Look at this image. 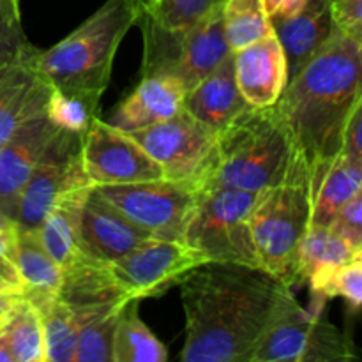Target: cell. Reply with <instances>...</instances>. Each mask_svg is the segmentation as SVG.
<instances>
[{
	"label": "cell",
	"instance_id": "cell-1",
	"mask_svg": "<svg viewBox=\"0 0 362 362\" xmlns=\"http://www.w3.org/2000/svg\"><path fill=\"white\" fill-rule=\"evenodd\" d=\"M182 362H250L292 286L265 269L207 262L180 283Z\"/></svg>",
	"mask_w": 362,
	"mask_h": 362
},
{
	"label": "cell",
	"instance_id": "cell-2",
	"mask_svg": "<svg viewBox=\"0 0 362 362\" xmlns=\"http://www.w3.org/2000/svg\"><path fill=\"white\" fill-rule=\"evenodd\" d=\"M362 94V59L356 41L338 28L327 45L290 78L274 105L303 152L313 191L339 156L350 112Z\"/></svg>",
	"mask_w": 362,
	"mask_h": 362
},
{
	"label": "cell",
	"instance_id": "cell-3",
	"mask_svg": "<svg viewBox=\"0 0 362 362\" xmlns=\"http://www.w3.org/2000/svg\"><path fill=\"white\" fill-rule=\"evenodd\" d=\"M138 18L140 13L129 0H106L66 39L37 52V71L57 90L99 106L110 85L117 49Z\"/></svg>",
	"mask_w": 362,
	"mask_h": 362
},
{
	"label": "cell",
	"instance_id": "cell-4",
	"mask_svg": "<svg viewBox=\"0 0 362 362\" xmlns=\"http://www.w3.org/2000/svg\"><path fill=\"white\" fill-rule=\"evenodd\" d=\"M297 151L274 106H250L218 133V165L207 189L260 193L285 177Z\"/></svg>",
	"mask_w": 362,
	"mask_h": 362
},
{
	"label": "cell",
	"instance_id": "cell-5",
	"mask_svg": "<svg viewBox=\"0 0 362 362\" xmlns=\"http://www.w3.org/2000/svg\"><path fill=\"white\" fill-rule=\"evenodd\" d=\"M311 216L313 180L306 158L297 151L285 177L258 193L250 218L262 269L288 286L299 285L297 251Z\"/></svg>",
	"mask_w": 362,
	"mask_h": 362
},
{
	"label": "cell",
	"instance_id": "cell-6",
	"mask_svg": "<svg viewBox=\"0 0 362 362\" xmlns=\"http://www.w3.org/2000/svg\"><path fill=\"white\" fill-rule=\"evenodd\" d=\"M257 197L258 193L235 187L202 191L184 243L209 262L262 269L250 221Z\"/></svg>",
	"mask_w": 362,
	"mask_h": 362
},
{
	"label": "cell",
	"instance_id": "cell-7",
	"mask_svg": "<svg viewBox=\"0 0 362 362\" xmlns=\"http://www.w3.org/2000/svg\"><path fill=\"white\" fill-rule=\"evenodd\" d=\"M131 134L161 166L165 179L200 193L207 189L218 165V131L182 108L168 120Z\"/></svg>",
	"mask_w": 362,
	"mask_h": 362
},
{
	"label": "cell",
	"instance_id": "cell-8",
	"mask_svg": "<svg viewBox=\"0 0 362 362\" xmlns=\"http://www.w3.org/2000/svg\"><path fill=\"white\" fill-rule=\"evenodd\" d=\"M356 357L349 336L320 313L300 306L292 292L276 311L250 362H336Z\"/></svg>",
	"mask_w": 362,
	"mask_h": 362
},
{
	"label": "cell",
	"instance_id": "cell-9",
	"mask_svg": "<svg viewBox=\"0 0 362 362\" xmlns=\"http://www.w3.org/2000/svg\"><path fill=\"white\" fill-rule=\"evenodd\" d=\"M221 9L180 35L144 34L141 76L172 74L187 92L221 66L223 60L232 55L223 28Z\"/></svg>",
	"mask_w": 362,
	"mask_h": 362
},
{
	"label": "cell",
	"instance_id": "cell-10",
	"mask_svg": "<svg viewBox=\"0 0 362 362\" xmlns=\"http://www.w3.org/2000/svg\"><path fill=\"white\" fill-rule=\"evenodd\" d=\"M94 187L152 239L184 240L187 223L200 198V191L168 179Z\"/></svg>",
	"mask_w": 362,
	"mask_h": 362
},
{
	"label": "cell",
	"instance_id": "cell-11",
	"mask_svg": "<svg viewBox=\"0 0 362 362\" xmlns=\"http://www.w3.org/2000/svg\"><path fill=\"white\" fill-rule=\"evenodd\" d=\"M200 251L184 240L147 239L108 264L112 278L126 299L159 297L179 286L193 269L207 264Z\"/></svg>",
	"mask_w": 362,
	"mask_h": 362
},
{
	"label": "cell",
	"instance_id": "cell-12",
	"mask_svg": "<svg viewBox=\"0 0 362 362\" xmlns=\"http://www.w3.org/2000/svg\"><path fill=\"white\" fill-rule=\"evenodd\" d=\"M80 145V134L66 131L59 144L32 172L18 198L14 218L18 228L37 230L67 194L92 186L81 165Z\"/></svg>",
	"mask_w": 362,
	"mask_h": 362
},
{
	"label": "cell",
	"instance_id": "cell-13",
	"mask_svg": "<svg viewBox=\"0 0 362 362\" xmlns=\"http://www.w3.org/2000/svg\"><path fill=\"white\" fill-rule=\"evenodd\" d=\"M81 165L92 186L144 182L165 179L163 170L133 134L99 117L81 134Z\"/></svg>",
	"mask_w": 362,
	"mask_h": 362
},
{
	"label": "cell",
	"instance_id": "cell-14",
	"mask_svg": "<svg viewBox=\"0 0 362 362\" xmlns=\"http://www.w3.org/2000/svg\"><path fill=\"white\" fill-rule=\"evenodd\" d=\"M60 204L69 211L78 246L92 260L112 264L151 239L148 233L106 202L94 186L73 191Z\"/></svg>",
	"mask_w": 362,
	"mask_h": 362
},
{
	"label": "cell",
	"instance_id": "cell-15",
	"mask_svg": "<svg viewBox=\"0 0 362 362\" xmlns=\"http://www.w3.org/2000/svg\"><path fill=\"white\" fill-rule=\"evenodd\" d=\"M64 129L46 117V112L21 124L0 145V211L14 221L21 189L39 163L59 144ZM16 225V223H14Z\"/></svg>",
	"mask_w": 362,
	"mask_h": 362
},
{
	"label": "cell",
	"instance_id": "cell-16",
	"mask_svg": "<svg viewBox=\"0 0 362 362\" xmlns=\"http://www.w3.org/2000/svg\"><path fill=\"white\" fill-rule=\"evenodd\" d=\"M237 87L251 108H271L288 83V64L278 35L233 52Z\"/></svg>",
	"mask_w": 362,
	"mask_h": 362
},
{
	"label": "cell",
	"instance_id": "cell-17",
	"mask_svg": "<svg viewBox=\"0 0 362 362\" xmlns=\"http://www.w3.org/2000/svg\"><path fill=\"white\" fill-rule=\"evenodd\" d=\"M39 49L30 48L0 69V145L11 134L46 110L52 85L35 66Z\"/></svg>",
	"mask_w": 362,
	"mask_h": 362
},
{
	"label": "cell",
	"instance_id": "cell-18",
	"mask_svg": "<svg viewBox=\"0 0 362 362\" xmlns=\"http://www.w3.org/2000/svg\"><path fill=\"white\" fill-rule=\"evenodd\" d=\"M184 98L186 88L172 74L141 76L138 87L117 106L110 124L126 133L145 129L179 113Z\"/></svg>",
	"mask_w": 362,
	"mask_h": 362
},
{
	"label": "cell",
	"instance_id": "cell-19",
	"mask_svg": "<svg viewBox=\"0 0 362 362\" xmlns=\"http://www.w3.org/2000/svg\"><path fill=\"white\" fill-rule=\"evenodd\" d=\"M288 64V80L296 76L338 32L332 0H308L306 7L288 20L272 21Z\"/></svg>",
	"mask_w": 362,
	"mask_h": 362
},
{
	"label": "cell",
	"instance_id": "cell-20",
	"mask_svg": "<svg viewBox=\"0 0 362 362\" xmlns=\"http://www.w3.org/2000/svg\"><path fill=\"white\" fill-rule=\"evenodd\" d=\"M250 108L240 94L233 73V53L184 98V110L214 131H221L237 115Z\"/></svg>",
	"mask_w": 362,
	"mask_h": 362
},
{
	"label": "cell",
	"instance_id": "cell-21",
	"mask_svg": "<svg viewBox=\"0 0 362 362\" xmlns=\"http://www.w3.org/2000/svg\"><path fill=\"white\" fill-rule=\"evenodd\" d=\"M362 189V158L339 152L313 191L311 226H331L338 212Z\"/></svg>",
	"mask_w": 362,
	"mask_h": 362
},
{
	"label": "cell",
	"instance_id": "cell-22",
	"mask_svg": "<svg viewBox=\"0 0 362 362\" xmlns=\"http://www.w3.org/2000/svg\"><path fill=\"white\" fill-rule=\"evenodd\" d=\"M14 260L25 297L57 296L62 283V271L45 250L37 230H21L16 226Z\"/></svg>",
	"mask_w": 362,
	"mask_h": 362
},
{
	"label": "cell",
	"instance_id": "cell-23",
	"mask_svg": "<svg viewBox=\"0 0 362 362\" xmlns=\"http://www.w3.org/2000/svg\"><path fill=\"white\" fill-rule=\"evenodd\" d=\"M356 258V251L329 226H310L297 251V279L311 283Z\"/></svg>",
	"mask_w": 362,
	"mask_h": 362
},
{
	"label": "cell",
	"instance_id": "cell-24",
	"mask_svg": "<svg viewBox=\"0 0 362 362\" xmlns=\"http://www.w3.org/2000/svg\"><path fill=\"white\" fill-rule=\"evenodd\" d=\"M138 303V299H127L120 310L113 338V362H165L168 350L144 324Z\"/></svg>",
	"mask_w": 362,
	"mask_h": 362
},
{
	"label": "cell",
	"instance_id": "cell-25",
	"mask_svg": "<svg viewBox=\"0 0 362 362\" xmlns=\"http://www.w3.org/2000/svg\"><path fill=\"white\" fill-rule=\"evenodd\" d=\"M37 308L45 331L46 362H73L80 329L76 313L59 296L27 297Z\"/></svg>",
	"mask_w": 362,
	"mask_h": 362
},
{
	"label": "cell",
	"instance_id": "cell-26",
	"mask_svg": "<svg viewBox=\"0 0 362 362\" xmlns=\"http://www.w3.org/2000/svg\"><path fill=\"white\" fill-rule=\"evenodd\" d=\"M226 0H158L138 23L144 34L180 35L219 11Z\"/></svg>",
	"mask_w": 362,
	"mask_h": 362
},
{
	"label": "cell",
	"instance_id": "cell-27",
	"mask_svg": "<svg viewBox=\"0 0 362 362\" xmlns=\"http://www.w3.org/2000/svg\"><path fill=\"white\" fill-rule=\"evenodd\" d=\"M221 14L223 28L232 53L274 32L264 0H226Z\"/></svg>",
	"mask_w": 362,
	"mask_h": 362
},
{
	"label": "cell",
	"instance_id": "cell-28",
	"mask_svg": "<svg viewBox=\"0 0 362 362\" xmlns=\"http://www.w3.org/2000/svg\"><path fill=\"white\" fill-rule=\"evenodd\" d=\"M14 362H46L45 331L37 308L23 296L2 327Z\"/></svg>",
	"mask_w": 362,
	"mask_h": 362
},
{
	"label": "cell",
	"instance_id": "cell-29",
	"mask_svg": "<svg viewBox=\"0 0 362 362\" xmlns=\"http://www.w3.org/2000/svg\"><path fill=\"white\" fill-rule=\"evenodd\" d=\"M126 300H115L85 318L78 329L73 362H113V338Z\"/></svg>",
	"mask_w": 362,
	"mask_h": 362
},
{
	"label": "cell",
	"instance_id": "cell-30",
	"mask_svg": "<svg viewBox=\"0 0 362 362\" xmlns=\"http://www.w3.org/2000/svg\"><path fill=\"white\" fill-rule=\"evenodd\" d=\"M37 235L49 257L60 267V271H67L88 258L78 246L73 221H71L69 211L64 204L57 205L46 216L45 221L37 228Z\"/></svg>",
	"mask_w": 362,
	"mask_h": 362
},
{
	"label": "cell",
	"instance_id": "cell-31",
	"mask_svg": "<svg viewBox=\"0 0 362 362\" xmlns=\"http://www.w3.org/2000/svg\"><path fill=\"white\" fill-rule=\"evenodd\" d=\"M313 293V308L311 311L320 313L324 303L332 297H343L350 308H362V262L359 258L346 262L341 267L334 269L324 278L310 283Z\"/></svg>",
	"mask_w": 362,
	"mask_h": 362
},
{
	"label": "cell",
	"instance_id": "cell-32",
	"mask_svg": "<svg viewBox=\"0 0 362 362\" xmlns=\"http://www.w3.org/2000/svg\"><path fill=\"white\" fill-rule=\"evenodd\" d=\"M98 105L78 95L66 94L52 87L48 103H46V117L59 129L67 133L83 134L90 127L92 120L98 117Z\"/></svg>",
	"mask_w": 362,
	"mask_h": 362
},
{
	"label": "cell",
	"instance_id": "cell-33",
	"mask_svg": "<svg viewBox=\"0 0 362 362\" xmlns=\"http://www.w3.org/2000/svg\"><path fill=\"white\" fill-rule=\"evenodd\" d=\"M34 48L25 37L20 23V6L0 0V64H9Z\"/></svg>",
	"mask_w": 362,
	"mask_h": 362
},
{
	"label": "cell",
	"instance_id": "cell-34",
	"mask_svg": "<svg viewBox=\"0 0 362 362\" xmlns=\"http://www.w3.org/2000/svg\"><path fill=\"white\" fill-rule=\"evenodd\" d=\"M329 228L338 233L356 253L362 250V189L338 212Z\"/></svg>",
	"mask_w": 362,
	"mask_h": 362
},
{
	"label": "cell",
	"instance_id": "cell-35",
	"mask_svg": "<svg viewBox=\"0 0 362 362\" xmlns=\"http://www.w3.org/2000/svg\"><path fill=\"white\" fill-rule=\"evenodd\" d=\"M14 237H16V226L0 232V283L23 292V283L14 260Z\"/></svg>",
	"mask_w": 362,
	"mask_h": 362
},
{
	"label": "cell",
	"instance_id": "cell-36",
	"mask_svg": "<svg viewBox=\"0 0 362 362\" xmlns=\"http://www.w3.org/2000/svg\"><path fill=\"white\" fill-rule=\"evenodd\" d=\"M332 18L345 34L362 30V0H332Z\"/></svg>",
	"mask_w": 362,
	"mask_h": 362
},
{
	"label": "cell",
	"instance_id": "cell-37",
	"mask_svg": "<svg viewBox=\"0 0 362 362\" xmlns=\"http://www.w3.org/2000/svg\"><path fill=\"white\" fill-rule=\"evenodd\" d=\"M343 154L362 158V94L354 105L343 133Z\"/></svg>",
	"mask_w": 362,
	"mask_h": 362
},
{
	"label": "cell",
	"instance_id": "cell-38",
	"mask_svg": "<svg viewBox=\"0 0 362 362\" xmlns=\"http://www.w3.org/2000/svg\"><path fill=\"white\" fill-rule=\"evenodd\" d=\"M271 21L288 20L306 7L308 0H264Z\"/></svg>",
	"mask_w": 362,
	"mask_h": 362
},
{
	"label": "cell",
	"instance_id": "cell-39",
	"mask_svg": "<svg viewBox=\"0 0 362 362\" xmlns=\"http://www.w3.org/2000/svg\"><path fill=\"white\" fill-rule=\"evenodd\" d=\"M23 292H6L0 293V322L6 320L11 315V311L14 310L18 303L23 299Z\"/></svg>",
	"mask_w": 362,
	"mask_h": 362
},
{
	"label": "cell",
	"instance_id": "cell-40",
	"mask_svg": "<svg viewBox=\"0 0 362 362\" xmlns=\"http://www.w3.org/2000/svg\"><path fill=\"white\" fill-rule=\"evenodd\" d=\"M0 362H14L9 341H7V338H6V334H4L2 329H0Z\"/></svg>",
	"mask_w": 362,
	"mask_h": 362
},
{
	"label": "cell",
	"instance_id": "cell-41",
	"mask_svg": "<svg viewBox=\"0 0 362 362\" xmlns=\"http://www.w3.org/2000/svg\"><path fill=\"white\" fill-rule=\"evenodd\" d=\"M129 2L133 4L134 7H136L138 13L144 14V13H147V11L151 9V7L154 6V4L158 2V0H129Z\"/></svg>",
	"mask_w": 362,
	"mask_h": 362
},
{
	"label": "cell",
	"instance_id": "cell-42",
	"mask_svg": "<svg viewBox=\"0 0 362 362\" xmlns=\"http://www.w3.org/2000/svg\"><path fill=\"white\" fill-rule=\"evenodd\" d=\"M14 221H11L9 218H7L6 214H4L2 211H0V232H4V230H11V228H14Z\"/></svg>",
	"mask_w": 362,
	"mask_h": 362
},
{
	"label": "cell",
	"instance_id": "cell-43",
	"mask_svg": "<svg viewBox=\"0 0 362 362\" xmlns=\"http://www.w3.org/2000/svg\"><path fill=\"white\" fill-rule=\"evenodd\" d=\"M350 37H352L354 41H356L357 49H359V55H361V59H362V30L356 32V34H352V35H350Z\"/></svg>",
	"mask_w": 362,
	"mask_h": 362
},
{
	"label": "cell",
	"instance_id": "cell-44",
	"mask_svg": "<svg viewBox=\"0 0 362 362\" xmlns=\"http://www.w3.org/2000/svg\"><path fill=\"white\" fill-rule=\"evenodd\" d=\"M6 292H21V290L11 288V286H7V285H4V283H0V293H6Z\"/></svg>",
	"mask_w": 362,
	"mask_h": 362
},
{
	"label": "cell",
	"instance_id": "cell-45",
	"mask_svg": "<svg viewBox=\"0 0 362 362\" xmlns=\"http://www.w3.org/2000/svg\"><path fill=\"white\" fill-rule=\"evenodd\" d=\"M356 258H359V260L362 262V250L357 251V253H356Z\"/></svg>",
	"mask_w": 362,
	"mask_h": 362
},
{
	"label": "cell",
	"instance_id": "cell-46",
	"mask_svg": "<svg viewBox=\"0 0 362 362\" xmlns=\"http://www.w3.org/2000/svg\"><path fill=\"white\" fill-rule=\"evenodd\" d=\"M6 320H7V318H6ZM6 320H2V322H0V329L4 327V324H6Z\"/></svg>",
	"mask_w": 362,
	"mask_h": 362
},
{
	"label": "cell",
	"instance_id": "cell-47",
	"mask_svg": "<svg viewBox=\"0 0 362 362\" xmlns=\"http://www.w3.org/2000/svg\"><path fill=\"white\" fill-rule=\"evenodd\" d=\"M14 4H16V6H20V0H14Z\"/></svg>",
	"mask_w": 362,
	"mask_h": 362
},
{
	"label": "cell",
	"instance_id": "cell-48",
	"mask_svg": "<svg viewBox=\"0 0 362 362\" xmlns=\"http://www.w3.org/2000/svg\"><path fill=\"white\" fill-rule=\"evenodd\" d=\"M4 66H7V64H0V69H2V67H4Z\"/></svg>",
	"mask_w": 362,
	"mask_h": 362
},
{
	"label": "cell",
	"instance_id": "cell-49",
	"mask_svg": "<svg viewBox=\"0 0 362 362\" xmlns=\"http://www.w3.org/2000/svg\"><path fill=\"white\" fill-rule=\"evenodd\" d=\"M13 2H14V0H13Z\"/></svg>",
	"mask_w": 362,
	"mask_h": 362
}]
</instances>
